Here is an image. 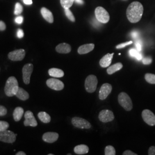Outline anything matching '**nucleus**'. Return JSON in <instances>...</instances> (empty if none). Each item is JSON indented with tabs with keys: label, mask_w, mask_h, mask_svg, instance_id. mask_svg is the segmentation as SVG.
I'll list each match as a JSON object with an SVG mask.
<instances>
[{
	"label": "nucleus",
	"mask_w": 155,
	"mask_h": 155,
	"mask_svg": "<svg viewBox=\"0 0 155 155\" xmlns=\"http://www.w3.org/2000/svg\"><path fill=\"white\" fill-rule=\"evenodd\" d=\"M144 12L143 5L138 1H134L127 7V16L132 23H137L141 20Z\"/></svg>",
	"instance_id": "f257e3e1"
},
{
	"label": "nucleus",
	"mask_w": 155,
	"mask_h": 155,
	"mask_svg": "<svg viewBox=\"0 0 155 155\" xmlns=\"http://www.w3.org/2000/svg\"><path fill=\"white\" fill-rule=\"evenodd\" d=\"M18 89V84L16 78L11 77L7 79L4 88V91L8 97H13L16 95Z\"/></svg>",
	"instance_id": "f03ea898"
},
{
	"label": "nucleus",
	"mask_w": 155,
	"mask_h": 155,
	"mask_svg": "<svg viewBox=\"0 0 155 155\" xmlns=\"http://www.w3.org/2000/svg\"><path fill=\"white\" fill-rule=\"evenodd\" d=\"M118 102L120 105L127 111L131 110L133 107L132 101L130 97L126 93L122 92L118 95Z\"/></svg>",
	"instance_id": "7ed1b4c3"
},
{
	"label": "nucleus",
	"mask_w": 155,
	"mask_h": 155,
	"mask_svg": "<svg viewBox=\"0 0 155 155\" xmlns=\"http://www.w3.org/2000/svg\"><path fill=\"white\" fill-rule=\"evenodd\" d=\"M95 15L97 20L102 24H106L110 20V15L109 13L101 6L96 8L95 10Z\"/></svg>",
	"instance_id": "20e7f679"
},
{
	"label": "nucleus",
	"mask_w": 155,
	"mask_h": 155,
	"mask_svg": "<svg viewBox=\"0 0 155 155\" xmlns=\"http://www.w3.org/2000/svg\"><path fill=\"white\" fill-rule=\"evenodd\" d=\"M98 84V79L94 75H90L86 78L84 82V86L86 91L89 93H94L96 90Z\"/></svg>",
	"instance_id": "39448f33"
},
{
	"label": "nucleus",
	"mask_w": 155,
	"mask_h": 155,
	"mask_svg": "<svg viewBox=\"0 0 155 155\" xmlns=\"http://www.w3.org/2000/svg\"><path fill=\"white\" fill-rule=\"evenodd\" d=\"M16 140V134L13 132L6 130L0 131V141L6 143H13Z\"/></svg>",
	"instance_id": "423d86ee"
},
{
	"label": "nucleus",
	"mask_w": 155,
	"mask_h": 155,
	"mask_svg": "<svg viewBox=\"0 0 155 155\" xmlns=\"http://www.w3.org/2000/svg\"><path fill=\"white\" fill-rule=\"evenodd\" d=\"M33 66L32 64L28 63L24 65L22 70V78L25 84H28L30 83V78L33 72Z\"/></svg>",
	"instance_id": "0eeeda50"
},
{
	"label": "nucleus",
	"mask_w": 155,
	"mask_h": 155,
	"mask_svg": "<svg viewBox=\"0 0 155 155\" xmlns=\"http://www.w3.org/2000/svg\"><path fill=\"white\" fill-rule=\"evenodd\" d=\"M72 125L75 127L79 128V129H90L91 127V125L90 124V123L83 119L82 118H79V117H74L72 119Z\"/></svg>",
	"instance_id": "6e6552de"
},
{
	"label": "nucleus",
	"mask_w": 155,
	"mask_h": 155,
	"mask_svg": "<svg viewBox=\"0 0 155 155\" xmlns=\"http://www.w3.org/2000/svg\"><path fill=\"white\" fill-rule=\"evenodd\" d=\"M142 118L144 122L150 126L155 125V115L152 111L145 109L142 112Z\"/></svg>",
	"instance_id": "1a4fd4ad"
},
{
	"label": "nucleus",
	"mask_w": 155,
	"mask_h": 155,
	"mask_svg": "<svg viewBox=\"0 0 155 155\" xmlns=\"http://www.w3.org/2000/svg\"><path fill=\"white\" fill-rule=\"evenodd\" d=\"M47 85L48 87L52 90H55L56 91H59L64 89V83L61 81L59 79H56L55 78H51L47 81Z\"/></svg>",
	"instance_id": "9d476101"
},
{
	"label": "nucleus",
	"mask_w": 155,
	"mask_h": 155,
	"mask_svg": "<svg viewBox=\"0 0 155 155\" xmlns=\"http://www.w3.org/2000/svg\"><path fill=\"white\" fill-rule=\"evenodd\" d=\"M25 56V51L23 49L15 50L9 53L8 58L12 61H21Z\"/></svg>",
	"instance_id": "9b49d317"
},
{
	"label": "nucleus",
	"mask_w": 155,
	"mask_h": 155,
	"mask_svg": "<svg viewBox=\"0 0 155 155\" xmlns=\"http://www.w3.org/2000/svg\"><path fill=\"white\" fill-rule=\"evenodd\" d=\"M24 117L25 121L24 122V124L25 127L30 126L32 127H35L38 125V122L32 111H27L25 113Z\"/></svg>",
	"instance_id": "f8f14e48"
},
{
	"label": "nucleus",
	"mask_w": 155,
	"mask_h": 155,
	"mask_svg": "<svg viewBox=\"0 0 155 155\" xmlns=\"http://www.w3.org/2000/svg\"><path fill=\"white\" fill-rule=\"evenodd\" d=\"M99 119L101 122H110L114 119L113 113L109 110H103L99 114Z\"/></svg>",
	"instance_id": "ddd939ff"
},
{
	"label": "nucleus",
	"mask_w": 155,
	"mask_h": 155,
	"mask_svg": "<svg viewBox=\"0 0 155 155\" xmlns=\"http://www.w3.org/2000/svg\"><path fill=\"white\" fill-rule=\"evenodd\" d=\"M112 90V86L109 83H104L102 85L100 90L99 98L100 100H104L111 93Z\"/></svg>",
	"instance_id": "4468645a"
},
{
	"label": "nucleus",
	"mask_w": 155,
	"mask_h": 155,
	"mask_svg": "<svg viewBox=\"0 0 155 155\" xmlns=\"http://www.w3.org/2000/svg\"><path fill=\"white\" fill-rule=\"evenodd\" d=\"M59 138L58 133L55 132H47L43 136V141L48 143H53L58 140Z\"/></svg>",
	"instance_id": "2eb2a0df"
},
{
	"label": "nucleus",
	"mask_w": 155,
	"mask_h": 155,
	"mask_svg": "<svg viewBox=\"0 0 155 155\" xmlns=\"http://www.w3.org/2000/svg\"><path fill=\"white\" fill-rule=\"evenodd\" d=\"M114 53L112 54H107L100 60V64L101 66L104 68H106L109 66L111 64Z\"/></svg>",
	"instance_id": "dca6fc26"
},
{
	"label": "nucleus",
	"mask_w": 155,
	"mask_h": 155,
	"mask_svg": "<svg viewBox=\"0 0 155 155\" xmlns=\"http://www.w3.org/2000/svg\"><path fill=\"white\" fill-rule=\"evenodd\" d=\"M56 51L60 54H68L71 51V47L67 43H63L56 46Z\"/></svg>",
	"instance_id": "f3484780"
},
{
	"label": "nucleus",
	"mask_w": 155,
	"mask_h": 155,
	"mask_svg": "<svg viewBox=\"0 0 155 155\" xmlns=\"http://www.w3.org/2000/svg\"><path fill=\"white\" fill-rule=\"evenodd\" d=\"M41 13L42 16L43 17V18L47 22L51 23V24L54 22L53 15L49 9L43 7L41 9Z\"/></svg>",
	"instance_id": "a211bd4d"
},
{
	"label": "nucleus",
	"mask_w": 155,
	"mask_h": 155,
	"mask_svg": "<svg viewBox=\"0 0 155 155\" xmlns=\"http://www.w3.org/2000/svg\"><path fill=\"white\" fill-rule=\"evenodd\" d=\"M95 45L94 44H87L80 46L78 49V52L80 55L87 54L94 50Z\"/></svg>",
	"instance_id": "6ab92c4d"
},
{
	"label": "nucleus",
	"mask_w": 155,
	"mask_h": 155,
	"mask_svg": "<svg viewBox=\"0 0 155 155\" xmlns=\"http://www.w3.org/2000/svg\"><path fill=\"white\" fill-rule=\"evenodd\" d=\"M74 152L77 155H84L89 152V147L84 144H81L76 146L74 149Z\"/></svg>",
	"instance_id": "aec40b11"
},
{
	"label": "nucleus",
	"mask_w": 155,
	"mask_h": 155,
	"mask_svg": "<svg viewBox=\"0 0 155 155\" xmlns=\"http://www.w3.org/2000/svg\"><path fill=\"white\" fill-rule=\"evenodd\" d=\"M48 74L50 76L54 78L63 77L64 75V73L61 69L56 68H52L48 70Z\"/></svg>",
	"instance_id": "412c9836"
},
{
	"label": "nucleus",
	"mask_w": 155,
	"mask_h": 155,
	"mask_svg": "<svg viewBox=\"0 0 155 155\" xmlns=\"http://www.w3.org/2000/svg\"><path fill=\"white\" fill-rule=\"evenodd\" d=\"M23 114H24V109L22 107H17L13 113V116L15 121L16 122L19 121L21 119Z\"/></svg>",
	"instance_id": "4be33fe9"
},
{
	"label": "nucleus",
	"mask_w": 155,
	"mask_h": 155,
	"mask_svg": "<svg viewBox=\"0 0 155 155\" xmlns=\"http://www.w3.org/2000/svg\"><path fill=\"white\" fill-rule=\"evenodd\" d=\"M16 96L17 98L22 101H26L28 100L29 97L28 92H27L25 90L20 87H19V89L18 90V91L16 94Z\"/></svg>",
	"instance_id": "5701e85b"
},
{
	"label": "nucleus",
	"mask_w": 155,
	"mask_h": 155,
	"mask_svg": "<svg viewBox=\"0 0 155 155\" xmlns=\"http://www.w3.org/2000/svg\"><path fill=\"white\" fill-rule=\"evenodd\" d=\"M123 67L121 63H117L116 64H113V66H111L107 69V72L108 74L111 75L114 74V72H117L118 71H120Z\"/></svg>",
	"instance_id": "b1692460"
},
{
	"label": "nucleus",
	"mask_w": 155,
	"mask_h": 155,
	"mask_svg": "<svg viewBox=\"0 0 155 155\" xmlns=\"http://www.w3.org/2000/svg\"><path fill=\"white\" fill-rule=\"evenodd\" d=\"M38 117H39V120L41 122L45 123V124L49 123L51 121V117L48 113H47L45 111H40V113H39Z\"/></svg>",
	"instance_id": "393cba45"
},
{
	"label": "nucleus",
	"mask_w": 155,
	"mask_h": 155,
	"mask_svg": "<svg viewBox=\"0 0 155 155\" xmlns=\"http://www.w3.org/2000/svg\"><path fill=\"white\" fill-rule=\"evenodd\" d=\"M129 54L132 57L135 58L138 61H140L143 59L141 54L137 50H136L134 48L130 49L129 50Z\"/></svg>",
	"instance_id": "a878e982"
},
{
	"label": "nucleus",
	"mask_w": 155,
	"mask_h": 155,
	"mask_svg": "<svg viewBox=\"0 0 155 155\" xmlns=\"http://www.w3.org/2000/svg\"><path fill=\"white\" fill-rule=\"evenodd\" d=\"M61 4L64 9H70L73 5L75 0H61Z\"/></svg>",
	"instance_id": "bb28decb"
},
{
	"label": "nucleus",
	"mask_w": 155,
	"mask_h": 155,
	"mask_svg": "<svg viewBox=\"0 0 155 155\" xmlns=\"http://www.w3.org/2000/svg\"><path fill=\"white\" fill-rule=\"evenodd\" d=\"M145 81L150 84H155V75L152 74H146L145 75Z\"/></svg>",
	"instance_id": "cd10ccee"
},
{
	"label": "nucleus",
	"mask_w": 155,
	"mask_h": 155,
	"mask_svg": "<svg viewBox=\"0 0 155 155\" xmlns=\"http://www.w3.org/2000/svg\"><path fill=\"white\" fill-rule=\"evenodd\" d=\"M116 154L115 148L111 146L108 145L106 146L105 150V155H115Z\"/></svg>",
	"instance_id": "c85d7f7f"
},
{
	"label": "nucleus",
	"mask_w": 155,
	"mask_h": 155,
	"mask_svg": "<svg viewBox=\"0 0 155 155\" xmlns=\"http://www.w3.org/2000/svg\"><path fill=\"white\" fill-rule=\"evenodd\" d=\"M64 13L67 17L69 20H70L72 22L75 21V18L72 14V12L69 9H64Z\"/></svg>",
	"instance_id": "c756f323"
},
{
	"label": "nucleus",
	"mask_w": 155,
	"mask_h": 155,
	"mask_svg": "<svg viewBox=\"0 0 155 155\" xmlns=\"http://www.w3.org/2000/svg\"><path fill=\"white\" fill-rule=\"evenodd\" d=\"M23 11V8H22V5L17 2L16 4V5H15V12H14V13L15 15H20Z\"/></svg>",
	"instance_id": "7c9ffc66"
},
{
	"label": "nucleus",
	"mask_w": 155,
	"mask_h": 155,
	"mask_svg": "<svg viewBox=\"0 0 155 155\" xmlns=\"http://www.w3.org/2000/svg\"><path fill=\"white\" fill-rule=\"evenodd\" d=\"M9 127V124L8 122L4 121H0V131H4L8 130V129Z\"/></svg>",
	"instance_id": "2f4dec72"
},
{
	"label": "nucleus",
	"mask_w": 155,
	"mask_h": 155,
	"mask_svg": "<svg viewBox=\"0 0 155 155\" xmlns=\"http://www.w3.org/2000/svg\"><path fill=\"white\" fill-rule=\"evenodd\" d=\"M132 43H133L132 41H127V42H125V43H121L120 45H117L116 46V48L117 49L122 48H124V47H127L129 45H131Z\"/></svg>",
	"instance_id": "473e14b6"
},
{
	"label": "nucleus",
	"mask_w": 155,
	"mask_h": 155,
	"mask_svg": "<svg viewBox=\"0 0 155 155\" xmlns=\"http://www.w3.org/2000/svg\"><path fill=\"white\" fill-rule=\"evenodd\" d=\"M143 59V63L145 65H148L150 64L152 61V59L150 57H146V58H144Z\"/></svg>",
	"instance_id": "72a5a7b5"
},
{
	"label": "nucleus",
	"mask_w": 155,
	"mask_h": 155,
	"mask_svg": "<svg viewBox=\"0 0 155 155\" xmlns=\"http://www.w3.org/2000/svg\"><path fill=\"white\" fill-rule=\"evenodd\" d=\"M7 114V109L3 106L0 105V116H4Z\"/></svg>",
	"instance_id": "f704fd0d"
},
{
	"label": "nucleus",
	"mask_w": 155,
	"mask_h": 155,
	"mask_svg": "<svg viewBox=\"0 0 155 155\" xmlns=\"http://www.w3.org/2000/svg\"><path fill=\"white\" fill-rule=\"evenodd\" d=\"M17 36L19 39H21L24 37V31L21 29H18L17 32Z\"/></svg>",
	"instance_id": "c9c22d12"
},
{
	"label": "nucleus",
	"mask_w": 155,
	"mask_h": 155,
	"mask_svg": "<svg viewBox=\"0 0 155 155\" xmlns=\"http://www.w3.org/2000/svg\"><path fill=\"white\" fill-rule=\"evenodd\" d=\"M148 155H155V147L152 146L150 147L148 150Z\"/></svg>",
	"instance_id": "e433bc0d"
},
{
	"label": "nucleus",
	"mask_w": 155,
	"mask_h": 155,
	"mask_svg": "<svg viewBox=\"0 0 155 155\" xmlns=\"http://www.w3.org/2000/svg\"><path fill=\"white\" fill-rule=\"evenodd\" d=\"M23 20H24V18L22 16H18L15 18V22L18 24H21L23 22Z\"/></svg>",
	"instance_id": "4c0bfd02"
},
{
	"label": "nucleus",
	"mask_w": 155,
	"mask_h": 155,
	"mask_svg": "<svg viewBox=\"0 0 155 155\" xmlns=\"http://www.w3.org/2000/svg\"><path fill=\"white\" fill-rule=\"evenodd\" d=\"M135 45H136V47L137 48V50H138L139 51H141L142 50V45H141V43L138 41H136V43H135Z\"/></svg>",
	"instance_id": "58836bf2"
},
{
	"label": "nucleus",
	"mask_w": 155,
	"mask_h": 155,
	"mask_svg": "<svg viewBox=\"0 0 155 155\" xmlns=\"http://www.w3.org/2000/svg\"><path fill=\"white\" fill-rule=\"evenodd\" d=\"M6 29V25L5 22L0 21V31H3Z\"/></svg>",
	"instance_id": "ea45409f"
},
{
	"label": "nucleus",
	"mask_w": 155,
	"mask_h": 155,
	"mask_svg": "<svg viewBox=\"0 0 155 155\" xmlns=\"http://www.w3.org/2000/svg\"><path fill=\"white\" fill-rule=\"evenodd\" d=\"M123 155H137L136 153H134L132 151L129 150H125L124 153H123Z\"/></svg>",
	"instance_id": "a19ab883"
},
{
	"label": "nucleus",
	"mask_w": 155,
	"mask_h": 155,
	"mask_svg": "<svg viewBox=\"0 0 155 155\" xmlns=\"http://www.w3.org/2000/svg\"><path fill=\"white\" fill-rule=\"evenodd\" d=\"M24 3L26 5H31L32 4V0H23Z\"/></svg>",
	"instance_id": "79ce46f5"
},
{
	"label": "nucleus",
	"mask_w": 155,
	"mask_h": 155,
	"mask_svg": "<svg viewBox=\"0 0 155 155\" xmlns=\"http://www.w3.org/2000/svg\"><path fill=\"white\" fill-rule=\"evenodd\" d=\"M132 36L133 38H136L139 36V33L136 32H133V33H132Z\"/></svg>",
	"instance_id": "37998d69"
},
{
	"label": "nucleus",
	"mask_w": 155,
	"mask_h": 155,
	"mask_svg": "<svg viewBox=\"0 0 155 155\" xmlns=\"http://www.w3.org/2000/svg\"><path fill=\"white\" fill-rule=\"evenodd\" d=\"M75 1L78 4H80V5H82V4H83V3H84L83 0H75Z\"/></svg>",
	"instance_id": "c03bdc74"
},
{
	"label": "nucleus",
	"mask_w": 155,
	"mask_h": 155,
	"mask_svg": "<svg viewBox=\"0 0 155 155\" xmlns=\"http://www.w3.org/2000/svg\"><path fill=\"white\" fill-rule=\"evenodd\" d=\"M16 155H26V153H24V152H22V151H20V152H17L16 154Z\"/></svg>",
	"instance_id": "a18cd8bd"
},
{
	"label": "nucleus",
	"mask_w": 155,
	"mask_h": 155,
	"mask_svg": "<svg viewBox=\"0 0 155 155\" xmlns=\"http://www.w3.org/2000/svg\"><path fill=\"white\" fill-rule=\"evenodd\" d=\"M48 155H53V154H48Z\"/></svg>",
	"instance_id": "49530a36"
}]
</instances>
